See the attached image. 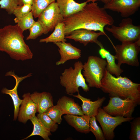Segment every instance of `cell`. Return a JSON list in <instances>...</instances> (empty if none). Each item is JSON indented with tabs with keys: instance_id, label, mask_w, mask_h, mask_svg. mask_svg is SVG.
Returning <instances> with one entry per match:
<instances>
[{
	"instance_id": "cell-2",
	"label": "cell",
	"mask_w": 140,
	"mask_h": 140,
	"mask_svg": "<svg viewBox=\"0 0 140 140\" xmlns=\"http://www.w3.org/2000/svg\"><path fill=\"white\" fill-rule=\"evenodd\" d=\"M23 32L17 24L0 29V51L5 52L16 60L31 59L33 53L24 40Z\"/></svg>"
},
{
	"instance_id": "cell-18",
	"label": "cell",
	"mask_w": 140,
	"mask_h": 140,
	"mask_svg": "<svg viewBox=\"0 0 140 140\" xmlns=\"http://www.w3.org/2000/svg\"><path fill=\"white\" fill-rule=\"evenodd\" d=\"M80 116L67 114L63 117L67 123L77 131L88 133L90 131L89 121L90 117L85 115Z\"/></svg>"
},
{
	"instance_id": "cell-22",
	"label": "cell",
	"mask_w": 140,
	"mask_h": 140,
	"mask_svg": "<svg viewBox=\"0 0 140 140\" xmlns=\"http://www.w3.org/2000/svg\"><path fill=\"white\" fill-rule=\"evenodd\" d=\"M30 120L33 125V130L29 135L22 140L26 139L33 136L39 135L45 140H50L49 137L52 134L51 132L44 125L40 120L35 115Z\"/></svg>"
},
{
	"instance_id": "cell-24",
	"label": "cell",
	"mask_w": 140,
	"mask_h": 140,
	"mask_svg": "<svg viewBox=\"0 0 140 140\" xmlns=\"http://www.w3.org/2000/svg\"><path fill=\"white\" fill-rule=\"evenodd\" d=\"M56 0H33L31 11L35 18H38L42 11Z\"/></svg>"
},
{
	"instance_id": "cell-34",
	"label": "cell",
	"mask_w": 140,
	"mask_h": 140,
	"mask_svg": "<svg viewBox=\"0 0 140 140\" xmlns=\"http://www.w3.org/2000/svg\"><path fill=\"white\" fill-rule=\"evenodd\" d=\"M113 0H101L100 1L103 2L104 4H107L111 2Z\"/></svg>"
},
{
	"instance_id": "cell-1",
	"label": "cell",
	"mask_w": 140,
	"mask_h": 140,
	"mask_svg": "<svg viewBox=\"0 0 140 140\" xmlns=\"http://www.w3.org/2000/svg\"><path fill=\"white\" fill-rule=\"evenodd\" d=\"M97 1L89 2L81 10L64 19L65 36L75 30L84 29L99 31L108 38L104 27L106 25H113L114 20L105 9L98 5L95 2Z\"/></svg>"
},
{
	"instance_id": "cell-12",
	"label": "cell",
	"mask_w": 140,
	"mask_h": 140,
	"mask_svg": "<svg viewBox=\"0 0 140 140\" xmlns=\"http://www.w3.org/2000/svg\"><path fill=\"white\" fill-rule=\"evenodd\" d=\"M104 35V34L101 32H96L86 29H79L73 31L69 35H66L65 38L73 39L75 41L83 44L85 46L89 43H95L97 44L99 41L97 40L98 37Z\"/></svg>"
},
{
	"instance_id": "cell-20",
	"label": "cell",
	"mask_w": 140,
	"mask_h": 140,
	"mask_svg": "<svg viewBox=\"0 0 140 140\" xmlns=\"http://www.w3.org/2000/svg\"><path fill=\"white\" fill-rule=\"evenodd\" d=\"M97 45L100 48L99 51V54L102 58H106V70L110 74L115 75L116 77L120 76L123 70L121 68V66L116 63L115 55H112L105 49L100 41Z\"/></svg>"
},
{
	"instance_id": "cell-17",
	"label": "cell",
	"mask_w": 140,
	"mask_h": 140,
	"mask_svg": "<svg viewBox=\"0 0 140 140\" xmlns=\"http://www.w3.org/2000/svg\"><path fill=\"white\" fill-rule=\"evenodd\" d=\"M74 97L80 99L82 102L81 109L84 115L90 117L95 116L98 109L101 107L106 98L105 97L99 98L96 100L92 101L90 99L81 96L79 93L77 95H73Z\"/></svg>"
},
{
	"instance_id": "cell-21",
	"label": "cell",
	"mask_w": 140,
	"mask_h": 140,
	"mask_svg": "<svg viewBox=\"0 0 140 140\" xmlns=\"http://www.w3.org/2000/svg\"><path fill=\"white\" fill-rule=\"evenodd\" d=\"M57 105L65 114L80 116L84 115L79 104L76 103L73 99L65 96L59 99Z\"/></svg>"
},
{
	"instance_id": "cell-9",
	"label": "cell",
	"mask_w": 140,
	"mask_h": 140,
	"mask_svg": "<svg viewBox=\"0 0 140 140\" xmlns=\"http://www.w3.org/2000/svg\"><path fill=\"white\" fill-rule=\"evenodd\" d=\"M95 117L102 127L106 139L107 140H112L114 138V130L117 126L123 122H129L134 118L111 116L106 113L101 107L98 109Z\"/></svg>"
},
{
	"instance_id": "cell-3",
	"label": "cell",
	"mask_w": 140,
	"mask_h": 140,
	"mask_svg": "<svg viewBox=\"0 0 140 140\" xmlns=\"http://www.w3.org/2000/svg\"><path fill=\"white\" fill-rule=\"evenodd\" d=\"M101 89L110 97L123 99H129L140 104V84L132 82L128 78L120 75L115 77L106 69L101 81Z\"/></svg>"
},
{
	"instance_id": "cell-27",
	"label": "cell",
	"mask_w": 140,
	"mask_h": 140,
	"mask_svg": "<svg viewBox=\"0 0 140 140\" xmlns=\"http://www.w3.org/2000/svg\"><path fill=\"white\" fill-rule=\"evenodd\" d=\"M37 117L44 126L51 132L55 131L58 128V125L45 113H39Z\"/></svg>"
},
{
	"instance_id": "cell-13",
	"label": "cell",
	"mask_w": 140,
	"mask_h": 140,
	"mask_svg": "<svg viewBox=\"0 0 140 140\" xmlns=\"http://www.w3.org/2000/svg\"><path fill=\"white\" fill-rule=\"evenodd\" d=\"M54 44L58 47L61 57L60 59L56 62L57 65L63 64L69 60L78 59L81 56V50L70 43L63 42Z\"/></svg>"
},
{
	"instance_id": "cell-23",
	"label": "cell",
	"mask_w": 140,
	"mask_h": 140,
	"mask_svg": "<svg viewBox=\"0 0 140 140\" xmlns=\"http://www.w3.org/2000/svg\"><path fill=\"white\" fill-rule=\"evenodd\" d=\"M65 24L64 22L59 23L54 28L53 32L48 37L42 39L39 41L40 43L53 42L54 43L58 42H66L65 30Z\"/></svg>"
},
{
	"instance_id": "cell-26",
	"label": "cell",
	"mask_w": 140,
	"mask_h": 140,
	"mask_svg": "<svg viewBox=\"0 0 140 140\" xmlns=\"http://www.w3.org/2000/svg\"><path fill=\"white\" fill-rule=\"evenodd\" d=\"M54 122L60 124L62 121V116L65 114L64 112L57 105L50 107L45 112Z\"/></svg>"
},
{
	"instance_id": "cell-33",
	"label": "cell",
	"mask_w": 140,
	"mask_h": 140,
	"mask_svg": "<svg viewBox=\"0 0 140 140\" xmlns=\"http://www.w3.org/2000/svg\"><path fill=\"white\" fill-rule=\"evenodd\" d=\"M19 6L25 4L32 5L33 0H17Z\"/></svg>"
},
{
	"instance_id": "cell-30",
	"label": "cell",
	"mask_w": 140,
	"mask_h": 140,
	"mask_svg": "<svg viewBox=\"0 0 140 140\" xmlns=\"http://www.w3.org/2000/svg\"><path fill=\"white\" fill-rule=\"evenodd\" d=\"M29 35L26 40L34 39L44 34V30L41 25L38 21L35 22L32 26L29 29Z\"/></svg>"
},
{
	"instance_id": "cell-32",
	"label": "cell",
	"mask_w": 140,
	"mask_h": 140,
	"mask_svg": "<svg viewBox=\"0 0 140 140\" xmlns=\"http://www.w3.org/2000/svg\"><path fill=\"white\" fill-rule=\"evenodd\" d=\"M32 9V5H24L16 8L14 10L13 14L15 15L16 18H21L27 15L31 11Z\"/></svg>"
},
{
	"instance_id": "cell-28",
	"label": "cell",
	"mask_w": 140,
	"mask_h": 140,
	"mask_svg": "<svg viewBox=\"0 0 140 140\" xmlns=\"http://www.w3.org/2000/svg\"><path fill=\"white\" fill-rule=\"evenodd\" d=\"M90 131L94 135L96 140H105L102 131L97 125L95 116L90 117L89 119Z\"/></svg>"
},
{
	"instance_id": "cell-19",
	"label": "cell",
	"mask_w": 140,
	"mask_h": 140,
	"mask_svg": "<svg viewBox=\"0 0 140 140\" xmlns=\"http://www.w3.org/2000/svg\"><path fill=\"white\" fill-rule=\"evenodd\" d=\"M30 95L32 100L37 106V112L39 113L45 112L54 105L53 97L50 93L35 92Z\"/></svg>"
},
{
	"instance_id": "cell-29",
	"label": "cell",
	"mask_w": 140,
	"mask_h": 140,
	"mask_svg": "<svg viewBox=\"0 0 140 140\" xmlns=\"http://www.w3.org/2000/svg\"><path fill=\"white\" fill-rule=\"evenodd\" d=\"M130 122L131 129L129 136L130 140H140V117L134 118Z\"/></svg>"
},
{
	"instance_id": "cell-25",
	"label": "cell",
	"mask_w": 140,
	"mask_h": 140,
	"mask_svg": "<svg viewBox=\"0 0 140 140\" xmlns=\"http://www.w3.org/2000/svg\"><path fill=\"white\" fill-rule=\"evenodd\" d=\"M14 20L23 32L27 29L29 30L35 22L31 11L24 17L20 18L16 17Z\"/></svg>"
},
{
	"instance_id": "cell-8",
	"label": "cell",
	"mask_w": 140,
	"mask_h": 140,
	"mask_svg": "<svg viewBox=\"0 0 140 140\" xmlns=\"http://www.w3.org/2000/svg\"><path fill=\"white\" fill-rule=\"evenodd\" d=\"M107 105L103 107L107 114L113 116L131 118L135 108L138 105L134 100L127 99H123L117 97H110Z\"/></svg>"
},
{
	"instance_id": "cell-31",
	"label": "cell",
	"mask_w": 140,
	"mask_h": 140,
	"mask_svg": "<svg viewBox=\"0 0 140 140\" xmlns=\"http://www.w3.org/2000/svg\"><path fill=\"white\" fill-rule=\"evenodd\" d=\"M0 5L9 14H13L14 10L19 6L17 0H0Z\"/></svg>"
},
{
	"instance_id": "cell-4",
	"label": "cell",
	"mask_w": 140,
	"mask_h": 140,
	"mask_svg": "<svg viewBox=\"0 0 140 140\" xmlns=\"http://www.w3.org/2000/svg\"><path fill=\"white\" fill-rule=\"evenodd\" d=\"M83 64L80 61L75 62L74 68L70 67L65 69L60 77L61 85L65 88L67 94L71 95L79 92V88L81 87L83 91L87 92L89 87L86 84L85 78L81 73Z\"/></svg>"
},
{
	"instance_id": "cell-7",
	"label": "cell",
	"mask_w": 140,
	"mask_h": 140,
	"mask_svg": "<svg viewBox=\"0 0 140 140\" xmlns=\"http://www.w3.org/2000/svg\"><path fill=\"white\" fill-rule=\"evenodd\" d=\"M113 47L116 59L119 66L125 64L132 66H139L138 55L140 51V39L134 42H122L121 44Z\"/></svg>"
},
{
	"instance_id": "cell-15",
	"label": "cell",
	"mask_w": 140,
	"mask_h": 140,
	"mask_svg": "<svg viewBox=\"0 0 140 140\" xmlns=\"http://www.w3.org/2000/svg\"><path fill=\"white\" fill-rule=\"evenodd\" d=\"M32 74L29 73L24 76L19 77L15 75L14 72L10 71L6 73L5 76H10L13 77L16 81V84L14 87L12 89L9 90L4 88H3L2 92L3 94H8L12 98L14 106L13 120L17 119L19 110V106L21 104L23 99H20L17 93V88L19 83L24 79L32 76Z\"/></svg>"
},
{
	"instance_id": "cell-10",
	"label": "cell",
	"mask_w": 140,
	"mask_h": 140,
	"mask_svg": "<svg viewBox=\"0 0 140 140\" xmlns=\"http://www.w3.org/2000/svg\"><path fill=\"white\" fill-rule=\"evenodd\" d=\"M38 18V21L42 26L45 34L52 31L58 23L63 22L64 20L55 2L44 9Z\"/></svg>"
},
{
	"instance_id": "cell-5",
	"label": "cell",
	"mask_w": 140,
	"mask_h": 140,
	"mask_svg": "<svg viewBox=\"0 0 140 140\" xmlns=\"http://www.w3.org/2000/svg\"><path fill=\"white\" fill-rule=\"evenodd\" d=\"M106 61L96 56H90L83 65V76L90 87L100 89L101 81L104 76Z\"/></svg>"
},
{
	"instance_id": "cell-16",
	"label": "cell",
	"mask_w": 140,
	"mask_h": 140,
	"mask_svg": "<svg viewBox=\"0 0 140 140\" xmlns=\"http://www.w3.org/2000/svg\"><path fill=\"white\" fill-rule=\"evenodd\" d=\"M55 1L61 13L65 19L81 10L88 3L96 0H87L81 3H77L74 0Z\"/></svg>"
},
{
	"instance_id": "cell-14",
	"label": "cell",
	"mask_w": 140,
	"mask_h": 140,
	"mask_svg": "<svg viewBox=\"0 0 140 140\" xmlns=\"http://www.w3.org/2000/svg\"><path fill=\"white\" fill-rule=\"evenodd\" d=\"M30 95L28 93L23 95V101L19 108L18 120L24 123H26L37 112V106L32 100Z\"/></svg>"
},
{
	"instance_id": "cell-6",
	"label": "cell",
	"mask_w": 140,
	"mask_h": 140,
	"mask_svg": "<svg viewBox=\"0 0 140 140\" xmlns=\"http://www.w3.org/2000/svg\"><path fill=\"white\" fill-rule=\"evenodd\" d=\"M104 29L122 43L134 42L140 39V26L134 25L132 19L129 17L122 19L118 26L113 25Z\"/></svg>"
},
{
	"instance_id": "cell-11",
	"label": "cell",
	"mask_w": 140,
	"mask_h": 140,
	"mask_svg": "<svg viewBox=\"0 0 140 140\" xmlns=\"http://www.w3.org/2000/svg\"><path fill=\"white\" fill-rule=\"evenodd\" d=\"M140 6V0H113L104 4L105 9L120 13L123 18L129 17L138 11Z\"/></svg>"
}]
</instances>
